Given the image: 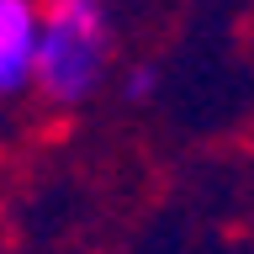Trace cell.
Instances as JSON below:
<instances>
[{"label":"cell","mask_w":254,"mask_h":254,"mask_svg":"<svg viewBox=\"0 0 254 254\" xmlns=\"http://www.w3.org/2000/svg\"><path fill=\"white\" fill-rule=\"evenodd\" d=\"M117 59V21L106 0H37L32 95L53 111H79L106 90Z\"/></svg>","instance_id":"cell-1"},{"label":"cell","mask_w":254,"mask_h":254,"mask_svg":"<svg viewBox=\"0 0 254 254\" xmlns=\"http://www.w3.org/2000/svg\"><path fill=\"white\" fill-rule=\"evenodd\" d=\"M37 59V0H0V106L32 95Z\"/></svg>","instance_id":"cell-2"},{"label":"cell","mask_w":254,"mask_h":254,"mask_svg":"<svg viewBox=\"0 0 254 254\" xmlns=\"http://www.w3.org/2000/svg\"><path fill=\"white\" fill-rule=\"evenodd\" d=\"M122 95L132 101V106H138V101H154V95H159V69H154V64H132Z\"/></svg>","instance_id":"cell-3"},{"label":"cell","mask_w":254,"mask_h":254,"mask_svg":"<svg viewBox=\"0 0 254 254\" xmlns=\"http://www.w3.org/2000/svg\"><path fill=\"white\" fill-rule=\"evenodd\" d=\"M0 254H5V249H0Z\"/></svg>","instance_id":"cell-4"}]
</instances>
